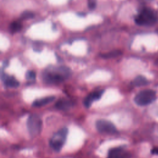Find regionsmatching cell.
Segmentation results:
<instances>
[{
	"label": "cell",
	"mask_w": 158,
	"mask_h": 158,
	"mask_svg": "<svg viewBox=\"0 0 158 158\" xmlns=\"http://www.w3.org/2000/svg\"><path fill=\"white\" fill-rule=\"evenodd\" d=\"M151 153L154 155H158V147H155L151 150Z\"/></svg>",
	"instance_id": "18"
},
{
	"label": "cell",
	"mask_w": 158,
	"mask_h": 158,
	"mask_svg": "<svg viewBox=\"0 0 158 158\" xmlns=\"http://www.w3.org/2000/svg\"><path fill=\"white\" fill-rule=\"evenodd\" d=\"M0 78L4 81L6 86L10 88H17L19 86V81L13 77L9 76L1 70Z\"/></svg>",
	"instance_id": "8"
},
{
	"label": "cell",
	"mask_w": 158,
	"mask_h": 158,
	"mask_svg": "<svg viewBox=\"0 0 158 158\" xmlns=\"http://www.w3.org/2000/svg\"><path fill=\"white\" fill-rule=\"evenodd\" d=\"M104 93L103 90H98L89 93L85 99L84 104L86 107H89L94 101L100 99Z\"/></svg>",
	"instance_id": "9"
},
{
	"label": "cell",
	"mask_w": 158,
	"mask_h": 158,
	"mask_svg": "<svg viewBox=\"0 0 158 158\" xmlns=\"http://www.w3.org/2000/svg\"><path fill=\"white\" fill-rule=\"evenodd\" d=\"M22 28V23L19 21H14L10 25V30L13 33L19 31L20 30H21Z\"/></svg>",
	"instance_id": "13"
},
{
	"label": "cell",
	"mask_w": 158,
	"mask_h": 158,
	"mask_svg": "<svg viewBox=\"0 0 158 158\" xmlns=\"http://www.w3.org/2000/svg\"><path fill=\"white\" fill-rule=\"evenodd\" d=\"M27 128L31 136L38 135L42 129V120L41 117L36 114L30 115L27 120Z\"/></svg>",
	"instance_id": "5"
},
{
	"label": "cell",
	"mask_w": 158,
	"mask_h": 158,
	"mask_svg": "<svg viewBox=\"0 0 158 158\" xmlns=\"http://www.w3.org/2000/svg\"><path fill=\"white\" fill-rule=\"evenodd\" d=\"M34 17V14L29 10H26L24 11L22 14H21V19L23 20H27V19H30Z\"/></svg>",
	"instance_id": "15"
},
{
	"label": "cell",
	"mask_w": 158,
	"mask_h": 158,
	"mask_svg": "<svg viewBox=\"0 0 158 158\" xmlns=\"http://www.w3.org/2000/svg\"><path fill=\"white\" fill-rule=\"evenodd\" d=\"M131 154L122 147H115L109 149L108 158H130Z\"/></svg>",
	"instance_id": "7"
},
{
	"label": "cell",
	"mask_w": 158,
	"mask_h": 158,
	"mask_svg": "<svg viewBox=\"0 0 158 158\" xmlns=\"http://www.w3.org/2000/svg\"><path fill=\"white\" fill-rule=\"evenodd\" d=\"M158 16L156 12L151 8H144L135 17V22L138 25L149 26L157 22Z\"/></svg>",
	"instance_id": "2"
},
{
	"label": "cell",
	"mask_w": 158,
	"mask_h": 158,
	"mask_svg": "<svg viewBox=\"0 0 158 158\" xmlns=\"http://www.w3.org/2000/svg\"><path fill=\"white\" fill-rule=\"evenodd\" d=\"M156 99V92L151 89H144L139 92L135 97V102L140 106H144L153 102Z\"/></svg>",
	"instance_id": "3"
},
{
	"label": "cell",
	"mask_w": 158,
	"mask_h": 158,
	"mask_svg": "<svg viewBox=\"0 0 158 158\" xmlns=\"http://www.w3.org/2000/svg\"><path fill=\"white\" fill-rule=\"evenodd\" d=\"M148 83V81L147 79L143 76H138L136 77L133 80V84L136 86H144V85H146Z\"/></svg>",
	"instance_id": "12"
},
{
	"label": "cell",
	"mask_w": 158,
	"mask_h": 158,
	"mask_svg": "<svg viewBox=\"0 0 158 158\" xmlns=\"http://www.w3.org/2000/svg\"><path fill=\"white\" fill-rule=\"evenodd\" d=\"M70 75L69 70L60 67L46 72L43 76L44 80L50 84H57L62 82Z\"/></svg>",
	"instance_id": "1"
},
{
	"label": "cell",
	"mask_w": 158,
	"mask_h": 158,
	"mask_svg": "<svg viewBox=\"0 0 158 158\" xmlns=\"http://www.w3.org/2000/svg\"><path fill=\"white\" fill-rule=\"evenodd\" d=\"M68 133L67 128H62L56 132L51 138L49 144L51 147L56 151H60L63 147Z\"/></svg>",
	"instance_id": "4"
},
{
	"label": "cell",
	"mask_w": 158,
	"mask_h": 158,
	"mask_svg": "<svg viewBox=\"0 0 158 158\" xmlns=\"http://www.w3.org/2000/svg\"><path fill=\"white\" fill-rule=\"evenodd\" d=\"M96 128L101 133L107 134H114L117 132L115 125L110 121L100 119L96 122Z\"/></svg>",
	"instance_id": "6"
},
{
	"label": "cell",
	"mask_w": 158,
	"mask_h": 158,
	"mask_svg": "<svg viewBox=\"0 0 158 158\" xmlns=\"http://www.w3.org/2000/svg\"><path fill=\"white\" fill-rule=\"evenodd\" d=\"M56 107L59 110H66L72 107V102L66 99H61L56 103Z\"/></svg>",
	"instance_id": "11"
},
{
	"label": "cell",
	"mask_w": 158,
	"mask_h": 158,
	"mask_svg": "<svg viewBox=\"0 0 158 158\" xmlns=\"http://www.w3.org/2000/svg\"><path fill=\"white\" fill-rule=\"evenodd\" d=\"M121 54H122L121 51L116 50V51H113L109 52L108 53H106V54H102L101 56H102V57L107 58H107H112V57H117V56H120Z\"/></svg>",
	"instance_id": "14"
},
{
	"label": "cell",
	"mask_w": 158,
	"mask_h": 158,
	"mask_svg": "<svg viewBox=\"0 0 158 158\" xmlns=\"http://www.w3.org/2000/svg\"><path fill=\"white\" fill-rule=\"evenodd\" d=\"M96 0H88V7L90 9H94L96 7Z\"/></svg>",
	"instance_id": "17"
},
{
	"label": "cell",
	"mask_w": 158,
	"mask_h": 158,
	"mask_svg": "<svg viewBox=\"0 0 158 158\" xmlns=\"http://www.w3.org/2000/svg\"><path fill=\"white\" fill-rule=\"evenodd\" d=\"M55 99V97L53 96H48L43 98H40L35 100L33 102V106L34 107H42L45 106L51 102H52Z\"/></svg>",
	"instance_id": "10"
},
{
	"label": "cell",
	"mask_w": 158,
	"mask_h": 158,
	"mask_svg": "<svg viewBox=\"0 0 158 158\" xmlns=\"http://www.w3.org/2000/svg\"><path fill=\"white\" fill-rule=\"evenodd\" d=\"M26 78L28 80H34L36 78V73L34 71H28L26 73Z\"/></svg>",
	"instance_id": "16"
}]
</instances>
